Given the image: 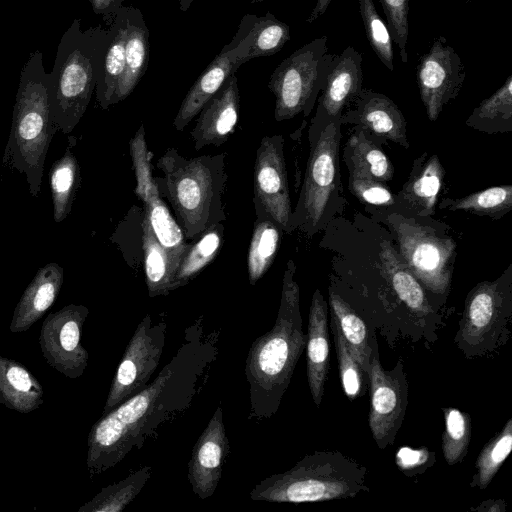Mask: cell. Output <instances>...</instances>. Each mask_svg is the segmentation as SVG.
<instances>
[{
  "instance_id": "1",
  "label": "cell",
  "mask_w": 512,
  "mask_h": 512,
  "mask_svg": "<svg viewBox=\"0 0 512 512\" xmlns=\"http://www.w3.org/2000/svg\"><path fill=\"white\" fill-rule=\"evenodd\" d=\"M220 338L221 331H207L199 317L185 328L182 343L154 380L92 426L86 457L91 479L156 441L166 425L186 414L208 385Z\"/></svg>"
},
{
  "instance_id": "2",
  "label": "cell",
  "mask_w": 512,
  "mask_h": 512,
  "mask_svg": "<svg viewBox=\"0 0 512 512\" xmlns=\"http://www.w3.org/2000/svg\"><path fill=\"white\" fill-rule=\"evenodd\" d=\"M295 271L294 262L289 260L275 324L252 343L246 357L244 373L250 394L247 419L252 422L276 414L306 346Z\"/></svg>"
},
{
  "instance_id": "3",
  "label": "cell",
  "mask_w": 512,
  "mask_h": 512,
  "mask_svg": "<svg viewBox=\"0 0 512 512\" xmlns=\"http://www.w3.org/2000/svg\"><path fill=\"white\" fill-rule=\"evenodd\" d=\"M225 158L224 152L188 158L170 147L156 163L163 174L154 178L159 195L169 201L186 239L226 220Z\"/></svg>"
},
{
  "instance_id": "4",
  "label": "cell",
  "mask_w": 512,
  "mask_h": 512,
  "mask_svg": "<svg viewBox=\"0 0 512 512\" xmlns=\"http://www.w3.org/2000/svg\"><path fill=\"white\" fill-rule=\"evenodd\" d=\"M56 132L50 105L49 73L43 67L42 52L36 50L21 70L2 158L3 166L24 177L34 197L41 191L45 159Z\"/></svg>"
},
{
  "instance_id": "5",
  "label": "cell",
  "mask_w": 512,
  "mask_h": 512,
  "mask_svg": "<svg viewBox=\"0 0 512 512\" xmlns=\"http://www.w3.org/2000/svg\"><path fill=\"white\" fill-rule=\"evenodd\" d=\"M108 41V29L98 25L82 30L80 19L64 32L49 73L51 112L58 132H72L85 114Z\"/></svg>"
},
{
  "instance_id": "6",
  "label": "cell",
  "mask_w": 512,
  "mask_h": 512,
  "mask_svg": "<svg viewBox=\"0 0 512 512\" xmlns=\"http://www.w3.org/2000/svg\"><path fill=\"white\" fill-rule=\"evenodd\" d=\"M367 469L340 452L304 456L291 469L261 480L250 492L254 501L318 502L355 497L369 488Z\"/></svg>"
},
{
  "instance_id": "7",
  "label": "cell",
  "mask_w": 512,
  "mask_h": 512,
  "mask_svg": "<svg viewBox=\"0 0 512 512\" xmlns=\"http://www.w3.org/2000/svg\"><path fill=\"white\" fill-rule=\"evenodd\" d=\"M328 37L321 36L285 58L268 82L275 96L276 121L288 120L301 112L307 115L323 90L336 54L330 53Z\"/></svg>"
},
{
  "instance_id": "8",
  "label": "cell",
  "mask_w": 512,
  "mask_h": 512,
  "mask_svg": "<svg viewBox=\"0 0 512 512\" xmlns=\"http://www.w3.org/2000/svg\"><path fill=\"white\" fill-rule=\"evenodd\" d=\"M401 256L417 279L436 293L445 292L451 281L456 243L430 227L398 214L387 217Z\"/></svg>"
},
{
  "instance_id": "9",
  "label": "cell",
  "mask_w": 512,
  "mask_h": 512,
  "mask_svg": "<svg viewBox=\"0 0 512 512\" xmlns=\"http://www.w3.org/2000/svg\"><path fill=\"white\" fill-rule=\"evenodd\" d=\"M338 124L336 120L326 125L311 148L300 197L292 213V231L298 228L312 234L337 191Z\"/></svg>"
},
{
  "instance_id": "10",
  "label": "cell",
  "mask_w": 512,
  "mask_h": 512,
  "mask_svg": "<svg viewBox=\"0 0 512 512\" xmlns=\"http://www.w3.org/2000/svg\"><path fill=\"white\" fill-rule=\"evenodd\" d=\"M167 323L150 314L139 322L117 367L102 416L144 390L156 371L165 346Z\"/></svg>"
},
{
  "instance_id": "11",
  "label": "cell",
  "mask_w": 512,
  "mask_h": 512,
  "mask_svg": "<svg viewBox=\"0 0 512 512\" xmlns=\"http://www.w3.org/2000/svg\"><path fill=\"white\" fill-rule=\"evenodd\" d=\"M253 203L257 217H267L284 232H292L282 135L265 136L260 141L253 169Z\"/></svg>"
},
{
  "instance_id": "12",
  "label": "cell",
  "mask_w": 512,
  "mask_h": 512,
  "mask_svg": "<svg viewBox=\"0 0 512 512\" xmlns=\"http://www.w3.org/2000/svg\"><path fill=\"white\" fill-rule=\"evenodd\" d=\"M510 312L498 281L479 283L467 296L456 335L458 346L471 356L491 350L504 334Z\"/></svg>"
},
{
  "instance_id": "13",
  "label": "cell",
  "mask_w": 512,
  "mask_h": 512,
  "mask_svg": "<svg viewBox=\"0 0 512 512\" xmlns=\"http://www.w3.org/2000/svg\"><path fill=\"white\" fill-rule=\"evenodd\" d=\"M89 309L82 304H68L49 313L39 332V345L45 362L69 379L85 372L89 354L81 338Z\"/></svg>"
},
{
  "instance_id": "14",
  "label": "cell",
  "mask_w": 512,
  "mask_h": 512,
  "mask_svg": "<svg viewBox=\"0 0 512 512\" xmlns=\"http://www.w3.org/2000/svg\"><path fill=\"white\" fill-rule=\"evenodd\" d=\"M371 406L369 427L380 449L394 443L408 404V383L399 360L392 370H384L377 351L372 349L368 370Z\"/></svg>"
},
{
  "instance_id": "15",
  "label": "cell",
  "mask_w": 512,
  "mask_h": 512,
  "mask_svg": "<svg viewBox=\"0 0 512 512\" xmlns=\"http://www.w3.org/2000/svg\"><path fill=\"white\" fill-rule=\"evenodd\" d=\"M256 15L246 14L232 41L213 59L183 99L173 120L176 131L181 132L198 115L205 103L221 88L228 77L245 62L250 45V31Z\"/></svg>"
},
{
  "instance_id": "16",
  "label": "cell",
  "mask_w": 512,
  "mask_h": 512,
  "mask_svg": "<svg viewBox=\"0 0 512 512\" xmlns=\"http://www.w3.org/2000/svg\"><path fill=\"white\" fill-rule=\"evenodd\" d=\"M420 97L430 121H436L443 107L459 94L465 67L445 37L435 38L417 66Z\"/></svg>"
},
{
  "instance_id": "17",
  "label": "cell",
  "mask_w": 512,
  "mask_h": 512,
  "mask_svg": "<svg viewBox=\"0 0 512 512\" xmlns=\"http://www.w3.org/2000/svg\"><path fill=\"white\" fill-rule=\"evenodd\" d=\"M229 454L230 444L220 405L195 442L188 462V481L200 499H207L214 494Z\"/></svg>"
},
{
  "instance_id": "18",
  "label": "cell",
  "mask_w": 512,
  "mask_h": 512,
  "mask_svg": "<svg viewBox=\"0 0 512 512\" xmlns=\"http://www.w3.org/2000/svg\"><path fill=\"white\" fill-rule=\"evenodd\" d=\"M240 96L236 73L231 74L221 88L198 113L195 126L190 132L194 148L225 143L238 123Z\"/></svg>"
},
{
  "instance_id": "19",
  "label": "cell",
  "mask_w": 512,
  "mask_h": 512,
  "mask_svg": "<svg viewBox=\"0 0 512 512\" xmlns=\"http://www.w3.org/2000/svg\"><path fill=\"white\" fill-rule=\"evenodd\" d=\"M362 55L353 46L336 54L319 98L317 117L338 119L362 89Z\"/></svg>"
},
{
  "instance_id": "20",
  "label": "cell",
  "mask_w": 512,
  "mask_h": 512,
  "mask_svg": "<svg viewBox=\"0 0 512 512\" xmlns=\"http://www.w3.org/2000/svg\"><path fill=\"white\" fill-rule=\"evenodd\" d=\"M63 282L60 264L50 262L39 268L16 304L9 330L21 333L31 328L54 304Z\"/></svg>"
},
{
  "instance_id": "21",
  "label": "cell",
  "mask_w": 512,
  "mask_h": 512,
  "mask_svg": "<svg viewBox=\"0 0 512 512\" xmlns=\"http://www.w3.org/2000/svg\"><path fill=\"white\" fill-rule=\"evenodd\" d=\"M308 320L307 378L313 402L319 407L329 371L330 344L327 305L318 289L312 297Z\"/></svg>"
},
{
  "instance_id": "22",
  "label": "cell",
  "mask_w": 512,
  "mask_h": 512,
  "mask_svg": "<svg viewBox=\"0 0 512 512\" xmlns=\"http://www.w3.org/2000/svg\"><path fill=\"white\" fill-rule=\"evenodd\" d=\"M356 110L345 116L354 118L376 136L409 148L406 121L398 106L386 95L370 89H361L354 101Z\"/></svg>"
},
{
  "instance_id": "23",
  "label": "cell",
  "mask_w": 512,
  "mask_h": 512,
  "mask_svg": "<svg viewBox=\"0 0 512 512\" xmlns=\"http://www.w3.org/2000/svg\"><path fill=\"white\" fill-rule=\"evenodd\" d=\"M444 175L439 157L423 153L414 160L408 180L398 194L399 200L417 215L434 214Z\"/></svg>"
},
{
  "instance_id": "24",
  "label": "cell",
  "mask_w": 512,
  "mask_h": 512,
  "mask_svg": "<svg viewBox=\"0 0 512 512\" xmlns=\"http://www.w3.org/2000/svg\"><path fill=\"white\" fill-rule=\"evenodd\" d=\"M125 70L114 96V104L126 99L139 83L148 67L149 30L140 9L124 6Z\"/></svg>"
},
{
  "instance_id": "25",
  "label": "cell",
  "mask_w": 512,
  "mask_h": 512,
  "mask_svg": "<svg viewBox=\"0 0 512 512\" xmlns=\"http://www.w3.org/2000/svg\"><path fill=\"white\" fill-rule=\"evenodd\" d=\"M109 25V41L103 54L96 82V100L102 109L114 105V96L125 70L126 25L124 6Z\"/></svg>"
},
{
  "instance_id": "26",
  "label": "cell",
  "mask_w": 512,
  "mask_h": 512,
  "mask_svg": "<svg viewBox=\"0 0 512 512\" xmlns=\"http://www.w3.org/2000/svg\"><path fill=\"white\" fill-rule=\"evenodd\" d=\"M44 390L38 379L21 363L0 355V403L21 414L43 404Z\"/></svg>"
},
{
  "instance_id": "27",
  "label": "cell",
  "mask_w": 512,
  "mask_h": 512,
  "mask_svg": "<svg viewBox=\"0 0 512 512\" xmlns=\"http://www.w3.org/2000/svg\"><path fill=\"white\" fill-rule=\"evenodd\" d=\"M379 258L382 270L400 300L413 312H429L430 306L419 280L389 241L381 243Z\"/></svg>"
},
{
  "instance_id": "28",
  "label": "cell",
  "mask_w": 512,
  "mask_h": 512,
  "mask_svg": "<svg viewBox=\"0 0 512 512\" xmlns=\"http://www.w3.org/2000/svg\"><path fill=\"white\" fill-rule=\"evenodd\" d=\"M80 183V166L71 147L67 146L63 155L53 163L49 175L56 223L64 221L71 213Z\"/></svg>"
},
{
  "instance_id": "29",
  "label": "cell",
  "mask_w": 512,
  "mask_h": 512,
  "mask_svg": "<svg viewBox=\"0 0 512 512\" xmlns=\"http://www.w3.org/2000/svg\"><path fill=\"white\" fill-rule=\"evenodd\" d=\"M224 236L222 223L209 227L189 243V247L178 265L173 276L172 290L187 285L204 268H206L219 253Z\"/></svg>"
},
{
  "instance_id": "30",
  "label": "cell",
  "mask_w": 512,
  "mask_h": 512,
  "mask_svg": "<svg viewBox=\"0 0 512 512\" xmlns=\"http://www.w3.org/2000/svg\"><path fill=\"white\" fill-rule=\"evenodd\" d=\"M144 216H146L159 244L165 250L175 274L189 247L181 226L172 217L160 196L144 203Z\"/></svg>"
},
{
  "instance_id": "31",
  "label": "cell",
  "mask_w": 512,
  "mask_h": 512,
  "mask_svg": "<svg viewBox=\"0 0 512 512\" xmlns=\"http://www.w3.org/2000/svg\"><path fill=\"white\" fill-rule=\"evenodd\" d=\"M282 231L271 219L256 218L247 257L248 277L251 285H255L274 262Z\"/></svg>"
},
{
  "instance_id": "32",
  "label": "cell",
  "mask_w": 512,
  "mask_h": 512,
  "mask_svg": "<svg viewBox=\"0 0 512 512\" xmlns=\"http://www.w3.org/2000/svg\"><path fill=\"white\" fill-rule=\"evenodd\" d=\"M152 466L146 465L126 478L102 488L79 512H121L140 493L150 479Z\"/></svg>"
},
{
  "instance_id": "33",
  "label": "cell",
  "mask_w": 512,
  "mask_h": 512,
  "mask_svg": "<svg viewBox=\"0 0 512 512\" xmlns=\"http://www.w3.org/2000/svg\"><path fill=\"white\" fill-rule=\"evenodd\" d=\"M142 246L148 295L150 297L168 295L173 291L174 271L146 216H143L142 220Z\"/></svg>"
},
{
  "instance_id": "34",
  "label": "cell",
  "mask_w": 512,
  "mask_h": 512,
  "mask_svg": "<svg viewBox=\"0 0 512 512\" xmlns=\"http://www.w3.org/2000/svg\"><path fill=\"white\" fill-rule=\"evenodd\" d=\"M330 310L334 313L347 345L364 373H368L372 348L363 320L339 295L330 291Z\"/></svg>"
},
{
  "instance_id": "35",
  "label": "cell",
  "mask_w": 512,
  "mask_h": 512,
  "mask_svg": "<svg viewBox=\"0 0 512 512\" xmlns=\"http://www.w3.org/2000/svg\"><path fill=\"white\" fill-rule=\"evenodd\" d=\"M440 208L499 218L512 208V186L500 185L477 191L462 198L444 199Z\"/></svg>"
},
{
  "instance_id": "36",
  "label": "cell",
  "mask_w": 512,
  "mask_h": 512,
  "mask_svg": "<svg viewBox=\"0 0 512 512\" xmlns=\"http://www.w3.org/2000/svg\"><path fill=\"white\" fill-rule=\"evenodd\" d=\"M512 119V75H509L504 84L490 97L484 99L476 107L466 124L483 131L504 128L511 129Z\"/></svg>"
},
{
  "instance_id": "37",
  "label": "cell",
  "mask_w": 512,
  "mask_h": 512,
  "mask_svg": "<svg viewBox=\"0 0 512 512\" xmlns=\"http://www.w3.org/2000/svg\"><path fill=\"white\" fill-rule=\"evenodd\" d=\"M512 449V419L509 418L499 434L494 436L480 452L477 472L472 477L471 487L485 489L493 480Z\"/></svg>"
},
{
  "instance_id": "38",
  "label": "cell",
  "mask_w": 512,
  "mask_h": 512,
  "mask_svg": "<svg viewBox=\"0 0 512 512\" xmlns=\"http://www.w3.org/2000/svg\"><path fill=\"white\" fill-rule=\"evenodd\" d=\"M250 45L247 53L248 60L271 56L279 52L290 40L289 26L278 20L271 12L256 17L250 31Z\"/></svg>"
},
{
  "instance_id": "39",
  "label": "cell",
  "mask_w": 512,
  "mask_h": 512,
  "mask_svg": "<svg viewBox=\"0 0 512 512\" xmlns=\"http://www.w3.org/2000/svg\"><path fill=\"white\" fill-rule=\"evenodd\" d=\"M348 148L354 167L372 178L386 182L392 179L394 167L387 155L363 131L353 134L348 140Z\"/></svg>"
},
{
  "instance_id": "40",
  "label": "cell",
  "mask_w": 512,
  "mask_h": 512,
  "mask_svg": "<svg viewBox=\"0 0 512 512\" xmlns=\"http://www.w3.org/2000/svg\"><path fill=\"white\" fill-rule=\"evenodd\" d=\"M444 419L443 455L449 465H454L461 462L467 453L471 438V418L456 408H446Z\"/></svg>"
},
{
  "instance_id": "41",
  "label": "cell",
  "mask_w": 512,
  "mask_h": 512,
  "mask_svg": "<svg viewBox=\"0 0 512 512\" xmlns=\"http://www.w3.org/2000/svg\"><path fill=\"white\" fill-rule=\"evenodd\" d=\"M367 40L380 61L390 70H394L392 37L387 24L378 14L373 0H358Z\"/></svg>"
},
{
  "instance_id": "42",
  "label": "cell",
  "mask_w": 512,
  "mask_h": 512,
  "mask_svg": "<svg viewBox=\"0 0 512 512\" xmlns=\"http://www.w3.org/2000/svg\"><path fill=\"white\" fill-rule=\"evenodd\" d=\"M330 314V327L334 337L342 387L346 396L354 400L363 394L364 372L353 357L334 313L331 311Z\"/></svg>"
},
{
  "instance_id": "43",
  "label": "cell",
  "mask_w": 512,
  "mask_h": 512,
  "mask_svg": "<svg viewBox=\"0 0 512 512\" xmlns=\"http://www.w3.org/2000/svg\"><path fill=\"white\" fill-rule=\"evenodd\" d=\"M129 145L136 177L135 192L138 199L146 203L150 199L160 195L154 177L152 176L150 163L151 153L146 144L143 125L140 126L134 137L131 138Z\"/></svg>"
},
{
  "instance_id": "44",
  "label": "cell",
  "mask_w": 512,
  "mask_h": 512,
  "mask_svg": "<svg viewBox=\"0 0 512 512\" xmlns=\"http://www.w3.org/2000/svg\"><path fill=\"white\" fill-rule=\"evenodd\" d=\"M349 189L366 204L391 206L395 203L394 194L384 185V182L372 178L354 166L350 168Z\"/></svg>"
},
{
  "instance_id": "45",
  "label": "cell",
  "mask_w": 512,
  "mask_h": 512,
  "mask_svg": "<svg viewBox=\"0 0 512 512\" xmlns=\"http://www.w3.org/2000/svg\"><path fill=\"white\" fill-rule=\"evenodd\" d=\"M410 0H379L387 19L392 40L400 50L401 61L408 62V14Z\"/></svg>"
},
{
  "instance_id": "46",
  "label": "cell",
  "mask_w": 512,
  "mask_h": 512,
  "mask_svg": "<svg viewBox=\"0 0 512 512\" xmlns=\"http://www.w3.org/2000/svg\"><path fill=\"white\" fill-rule=\"evenodd\" d=\"M94 13L102 15L107 25L112 21L123 0H89Z\"/></svg>"
},
{
  "instance_id": "47",
  "label": "cell",
  "mask_w": 512,
  "mask_h": 512,
  "mask_svg": "<svg viewBox=\"0 0 512 512\" xmlns=\"http://www.w3.org/2000/svg\"><path fill=\"white\" fill-rule=\"evenodd\" d=\"M422 459L424 457L420 455V452L407 448L400 450L397 454L398 464L401 467L411 468L416 464L422 463Z\"/></svg>"
},
{
  "instance_id": "48",
  "label": "cell",
  "mask_w": 512,
  "mask_h": 512,
  "mask_svg": "<svg viewBox=\"0 0 512 512\" xmlns=\"http://www.w3.org/2000/svg\"><path fill=\"white\" fill-rule=\"evenodd\" d=\"M330 3H331V0H317L315 7L312 10V12L309 15V17L307 18L306 22L311 24L317 18L322 16L326 12V10H327L328 6L330 5Z\"/></svg>"
},
{
  "instance_id": "49",
  "label": "cell",
  "mask_w": 512,
  "mask_h": 512,
  "mask_svg": "<svg viewBox=\"0 0 512 512\" xmlns=\"http://www.w3.org/2000/svg\"><path fill=\"white\" fill-rule=\"evenodd\" d=\"M489 506L485 504H481L478 508H473V510L477 511H503L505 509V503L503 501H486Z\"/></svg>"
},
{
  "instance_id": "50",
  "label": "cell",
  "mask_w": 512,
  "mask_h": 512,
  "mask_svg": "<svg viewBox=\"0 0 512 512\" xmlns=\"http://www.w3.org/2000/svg\"><path fill=\"white\" fill-rule=\"evenodd\" d=\"M194 0H179V8L181 11H187Z\"/></svg>"
},
{
  "instance_id": "51",
  "label": "cell",
  "mask_w": 512,
  "mask_h": 512,
  "mask_svg": "<svg viewBox=\"0 0 512 512\" xmlns=\"http://www.w3.org/2000/svg\"><path fill=\"white\" fill-rule=\"evenodd\" d=\"M264 0H253L252 3H259V2H262Z\"/></svg>"
}]
</instances>
